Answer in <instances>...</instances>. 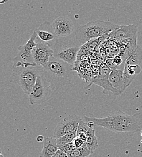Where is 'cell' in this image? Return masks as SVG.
Wrapping results in <instances>:
<instances>
[{
  "mask_svg": "<svg viewBox=\"0 0 142 157\" xmlns=\"http://www.w3.org/2000/svg\"><path fill=\"white\" fill-rule=\"evenodd\" d=\"M93 83L102 87L103 89V92L105 94H109V93H111L114 96L116 97L117 96H120L122 94L121 91L114 88L112 86L108 78H102L98 75L92 78L90 85Z\"/></svg>",
  "mask_w": 142,
  "mask_h": 157,
  "instance_id": "4fadbf2b",
  "label": "cell"
},
{
  "mask_svg": "<svg viewBox=\"0 0 142 157\" xmlns=\"http://www.w3.org/2000/svg\"><path fill=\"white\" fill-rule=\"evenodd\" d=\"M81 47V45L77 40L75 33L68 36L58 38L52 47L53 56L73 67Z\"/></svg>",
  "mask_w": 142,
  "mask_h": 157,
  "instance_id": "277c9868",
  "label": "cell"
},
{
  "mask_svg": "<svg viewBox=\"0 0 142 157\" xmlns=\"http://www.w3.org/2000/svg\"><path fill=\"white\" fill-rule=\"evenodd\" d=\"M73 70L72 65L53 56L47 65L42 67V75L54 88H58L71 82L73 78Z\"/></svg>",
  "mask_w": 142,
  "mask_h": 157,
  "instance_id": "7a4b0ae2",
  "label": "cell"
},
{
  "mask_svg": "<svg viewBox=\"0 0 142 157\" xmlns=\"http://www.w3.org/2000/svg\"><path fill=\"white\" fill-rule=\"evenodd\" d=\"M142 71L140 65H124L123 82L125 90L131 85L135 77Z\"/></svg>",
  "mask_w": 142,
  "mask_h": 157,
  "instance_id": "9a60e30c",
  "label": "cell"
},
{
  "mask_svg": "<svg viewBox=\"0 0 142 157\" xmlns=\"http://www.w3.org/2000/svg\"><path fill=\"white\" fill-rule=\"evenodd\" d=\"M95 132H96L95 129H91L90 131L86 134L87 138H86V141L85 142L89 149L93 152L99 147L98 138L96 137Z\"/></svg>",
  "mask_w": 142,
  "mask_h": 157,
  "instance_id": "ac0fdd59",
  "label": "cell"
},
{
  "mask_svg": "<svg viewBox=\"0 0 142 157\" xmlns=\"http://www.w3.org/2000/svg\"><path fill=\"white\" fill-rule=\"evenodd\" d=\"M36 45L33 50V57L35 63L42 67H45L50 58L53 56V49L47 44L36 38Z\"/></svg>",
  "mask_w": 142,
  "mask_h": 157,
  "instance_id": "30bf717a",
  "label": "cell"
},
{
  "mask_svg": "<svg viewBox=\"0 0 142 157\" xmlns=\"http://www.w3.org/2000/svg\"><path fill=\"white\" fill-rule=\"evenodd\" d=\"M109 80L114 88L121 91L122 93L125 91L123 82V70H112L109 76Z\"/></svg>",
  "mask_w": 142,
  "mask_h": 157,
  "instance_id": "2e32d148",
  "label": "cell"
},
{
  "mask_svg": "<svg viewBox=\"0 0 142 157\" xmlns=\"http://www.w3.org/2000/svg\"><path fill=\"white\" fill-rule=\"evenodd\" d=\"M141 142H142V141H141Z\"/></svg>",
  "mask_w": 142,
  "mask_h": 157,
  "instance_id": "f546056e",
  "label": "cell"
},
{
  "mask_svg": "<svg viewBox=\"0 0 142 157\" xmlns=\"http://www.w3.org/2000/svg\"><path fill=\"white\" fill-rule=\"evenodd\" d=\"M40 66L13 67V76L24 93L28 96L33 88L38 77L42 74Z\"/></svg>",
  "mask_w": 142,
  "mask_h": 157,
  "instance_id": "5b68a950",
  "label": "cell"
},
{
  "mask_svg": "<svg viewBox=\"0 0 142 157\" xmlns=\"http://www.w3.org/2000/svg\"><path fill=\"white\" fill-rule=\"evenodd\" d=\"M37 34L33 32L26 44L18 47V53L13 61V67L17 66H36L33 57V50L36 45ZM38 66V65H37Z\"/></svg>",
  "mask_w": 142,
  "mask_h": 157,
  "instance_id": "52a82bcc",
  "label": "cell"
},
{
  "mask_svg": "<svg viewBox=\"0 0 142 157\" xmlns=\"http://www.w3.org/2000/svg\"><path fill=\"white\" fill-rule=\"evenodd\" d=\"M0 157H4V156H3V155H2V154L1 152L0 153Z\"/></svg>",
  "mask_w": 142,
  "mask_h": 157,
  "instance_id": "83f0119b",
  "label": "cell"
},
{
  "mask_svg": "<svg viewBox=\"0 0 142 157\" xmlns=\"http://www.w3.org/2000/svg\"><path fill=\"white\" fill-rule=\"evenodd\" d=\"M138 114L129 115L122 111L109 114L106 117L96 118L91 116H83V120L92 121L95 126L102 127L116 133L137 132H141Z\"/></svg>",
  "mask_w": 142,
  "mask_h": 157,
  "instance_id": "6da1fadb",
  "label": "cell"
},
{
  "mask_svg": "<svg viewBox=\"0 0 142 157\" xmlns=\"http://www.w3.org/2000/svg\"><path fill=\"white\" fill-rule=\"evenodd\" d=\"M7 1V0H0V3L1 4H4Z\"/></svg>",
  "mask_w": 142,
  "mask_h": 157,
  "instance_id": "4316f807",
  "label": "cell"
},
{
  "mask_svg": "<svg viewBox=\"0 0 142 157\" xmlns=\"http://www.w3.org/2000/svg\"><path fill=\"white\" fill-rule=\"evenodd\" d=\"M73 143L75 144V146L76 148H81L83 146V145L85 144V142L82 140L81 138L78 137L74 140Z\"/></svg>",
  "mask_w": 142,
  "mask_h": 157,
  "instance_id": "603a6c76",
  "label": "cell"
},
{
  "mask_svg": "<svg viewBox=\"0 0 142 157\" xmlns=\"http://www.w3.org/2000/svg\"><path fill=\"white\" fill-rule=\"evenodd\" d=\"M112 70L108 66L105 62H102L99 66V70L98 76L102 78H109V75Z\"/></svg>",
  "mask_w": 142,
  "mask_h": 157,
  "instance_id": "44dd1931",
  "label": "cell"
},
{
  "mask_svg": "<svg viewBox=\"0 0 142 157\" xmlns=\"http://www.w3.org/2000/svg\"><path fill=\"white\" fill-rule=\"evenodd\" d=\"M53 89L54 88L51 83L41 74L38 77L32 91L29 95L30 103L32 105H41L48 101L52 97Z\"/></svg>",
  "mask_w": 142,
  "mask_h": 157,
  "instance_id": "8992f818",
  "label": "cell"
},
{
  "mask_svg": "<svg viewBox=\"0 0 142 157\" xmlns=\"http://www.w3.org/2000/svg\"><path fill=\"white\" fill-rule=\"evenodd\" d=\"M58 149L59 147L56 138L45 137L40 157H52Z\"/></svg>",
  "mask_w": 142,
  "mask_h": 157,
  "instance_id": "5bb4252c",
  "label": "cell"
},
{
  "mask_svg": "<svg viewBox=\"0 0 142 157\" xmlns=\"http://www.w3.org/2000/svg\"><path fill=\"white\" fill-rule=\"evenodd\" d=\"M85 122H86L87 123V125L88 126L89 128H91V129H94V126H95V124L94 123V122H93L92 121H86Z\"/></svg>",
  "mask_w": 142,
  "mask_h": 157,
  "instance_id": "d4e9b609",
  "label": "cell"
},
{
  "mask_svg": "<svg viewBox=\"0 0 142 157\" xmlns=\"http://www.w3.org/2000/svg\"><path fill=\"white\" fill-rule=\"evenodd\" d=\"M137 26L135 24L121 25L120 27L111 33V38L119 42L128 44L137 42Z\"/></svg>",
  "mask_w": 142,
  "mask_h": 157,
  "instance_id": "9c48e42d",
  "label": "cell"
},
{
  "mask_svg": "<svg viewBox=\"0 0 142 157\" xmlns=\"http://www.w3.org/2000/svg\"><path fill=\"white\" fill-rule=\"evenodd\" d=\"M77 131L72 132L70 133H68L61 137L57 139V144L58 145V147L60 146L64 145L65 144L70 143L71 142H73L74 140L77 137Z\"/></svg>",
  "mask_w": 142,
  "mask_h": 157,
  "instance_id": "ffe728a7",
  "label": "cell"
},
{
  "mask_svg": "<svg viewBox=\"0 0 142 157\" xmlns=\"http://www.w3.org/2000/svg\"><path fill=\"white\" fill-rule=\"evenodd\" d=\"M142 62V48L137 45L125 61V65H140Z\"/></svg>",
  "mask_w": 142,
  "mask_h": 157,
  "instance_id": "e0dca14e",
  "label": "cell"
},
{
  "mask_svg": "<svg viewBox=\"0 0 142 157\" xmlns=\"http://www.w3.org/2000/svg\"><path fill=\"white\" fill-rule=\"evenodd\" d=\"M44 139H45V137H44V136H38L37 137V138H36L37 141H38V142H40V143L44 142Z\"/></svg>",
  "mask_w": 142,
  "mask_h": 157,
  "instance_id": "484cf974",
  "label": "cell"
},
{
  "mask_svg": "<svg viewBox=\"0 0 142 157\" xmlns=\"http://www.w3.org/2000/svg\"><path fill=\"white\" fill-rule=\"evenodd\" d=\"M58 147H59V149L62 151L63 152L66 153L67 154H68L69 152H71L72 151L76 149V147L75 146L73 141L68 144H65L62 146H60Z\"/></svg>",
  "mask_w": 142,
  "mask_h": 157,
  "instance_id": "7402d4cb",
  "label": "cell"
},
{
  "mask_svg": "<svg viewBox=\"0 0 142 157\" xmlns=\"http://www.w3.org/2000/svg\"><path fill=\"white\" fill-rule=\"evenodd\" d=\"M120 26L111 22L96 20L79 27L74 33L82 46L91 40L109 35L117 30Z\"/></svg>",
  "mask_w": 142,
  "mask_h": 157,
  "instance_id": "3957f363",
  "label": "cell"
},
{
  "mask_svg": "<svg viewBox=\"0 0 142 157\" xmlns=\"http://www.w3.org/2000/svg\"><path fill=\"white\" fill-rule=\"evenodd\" d=\"M52 157H68V155L63 152L62 151L58 149V151L56 152V154Z\"/></svg>",
  "mask_w": 142,
  "mask_h": 157,
  "instance_id": "cb8c5ba5",
  "label": "cell"
},
{
  "mask_svg": "<svg viewBox=\"0 0 142 157\" xmlns=\"http://www.w3.org/2000/svg\"><path fill=\"white\" fill-rule=\"evenodd\" d=\"M35 31L37 34V38L49 45L52 48L58 39L52 24L48 21L42 23Z\"/></svg>",
  "mask_w": 142,
  "mask_h": 157,
  "instance_id": "8fae6325",
  "label": "cell"
},
{
  "mask_svg": "<svg viewBox=\"0 0 142 157\" xmlns=\"http://www.w3.org/2000/svg\"><path fill=\"white\" fill-rule=\"evenodd\" d=\"M81 118L74 114L68 116L58 123L54 131V137L56 139L61 137L68 133L77 131Z\"/></svg>",
  "mask_w": 142,
  "mask_h": 157,
  "instance_id": "ba28073f",
  "label": "cell"
},
{
  "mask_svg": "<svg viewBox=\"0 0 142 157\" xmlns=\"http://www.w3.org/2000/svg\"><path fill=\"white\" fill-rule=\"evenodd\" d=\"M52 25L58 38L68 36L75 33V26L73 22L65 17H59L53 21Z\"/></svg>",
  "mask_w": 142,
  "mask_h": 157,
  "instance_id": "7c38bea8",
  "label": "cell"
},
{
  "mask_svg": "<svg viewBox=\"0 0 142 157\" xmlns=\"http://www.w3.org/2000/svg\"><path fill=\"white\" fill-rule=\"evenodd\" d=\"M141 132H142V133H141V135H142V131H141Z\"/></svg>",
  "mask_w": 142,
  "mask_h": 157,
  "instance_id": "f1b7e54d",
  "label": "cell"
},
{
  "mask_svg": "<svg viewBox=\"0 0 142 157\" xmlns=\"http://www.w3.org/2000/svg\"><path fill=\"white\" fill-rule=\"evenodd\" d=\"M93 154L85 143L81 148H76L67 155L68 157H88Z\"/></svg>",
  "mask_w": 142,
  "mask_h": 157,
  "instance_id": "d6986e66",
  "label": "cell"
}]
</instances>
